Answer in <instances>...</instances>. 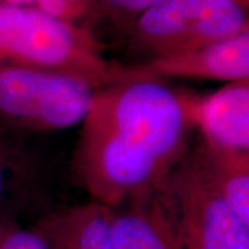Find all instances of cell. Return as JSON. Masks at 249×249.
I'll return each mask as SVG.
<instances>
[{
	"instance_id": "cell-1",
	"label": "cell",
	"mask_w": 249,
	"mask_h": 249,
	"mask_svg": "<svg viewBox=\"0 0 249 249\" xmlns=\"http://www.w3.org/2000/svg\"><path fill=\"white\" fill-rule=\"evenodd\" d=\"M82 124L73 168L111 209L160 191L188 151L176 90L144 75L96 90Z\"/></svg>"
},
{
	"instance_id": "cell-2",
	"label": "cell",
	"mask_w": 249,
	"mask_h": 249,
	"mask_svg": "<svg viewBox=\"0 0 249 249\" xmlns=\"http://www.w3.org/2000/svg\"><path fill=\"white\" fill-rule=\"evenodd\" d=\"M0 64L61 72L96 89L140 76L130 65L108 60L104 45L88 28L40 10L0 1Z\"/></svg>"
},
{
	"instance_id": "cell-3",
	"label": "cell",
	"mask_w": 249,
	"mask_h": 249,
	"mask_svg": "<svg viewBox=\"0 0 249 249\" xmlns=\"http://www.w3.org/2000/svg\"><path fill=\"white\" fill-rule=\"evenodd\" d=\"M249 31L235 0H163L129 24L130 47L147 60L201 49Z\"/></svg>"
},
{
	"instance_id": "cell-4",
	"label": "cell",
	"mask_w": 249,
	"mask_h": 249,
	"mask_svg": "<svg viewBox=\"0 0 249 249\" xmlns=\"http://www.w3.org/2000/svg\"><path fill=\"white\" fill-rule=\"evenodd\" d=\"M96 90L73 75L0 64V129L49 132L82 124Z\"/></svg>"
},
{
	"instance_id": "cell-5",
	"label": "cell",
	"mask_w": 249,
	"mask_h": 249,
	"mask_svg": "<svg viewBox=\"0 0 249 249\" xmlns=\"http://www.w3.org/2000/svg\"><path fill=\"white\" fill-rule=\"evenodd\" d=\"M181 249H249L245 223L217 193L194 150L165 184Z\"/></svg>"
},
{
	"instance_id": "cell-6",
	"label": "cell",
	"mask_w": 249,
	"mask_h": 249,
	"mask_svg": "<svg viewBox=\"0 0 249 249\" xmlns=\"http://www.w3.org/2000/svg\"><path fill=\"white\" fill-rule=\"evenodd\" d=\"M176 90L190 127L214 147L249 151V80L227 83L208 94Z\"/></svg>"
},
{
	"instance_id": "cell-7",
	"label": "cell",
	"mask_w": 249,
	"mask_h": 249,
	"mask_svg": "<svg viewBox=\"0 0 249 249\" xmlns=\"http://www.w3.org/2000/svg\"><path fill=\"white\" fill-rule=\"evenodd\" d=\"M130 67L140 75L160 80H249V31L193 52L144 60Z\"/></svg>"
},
{
	"instance_id": "cell-8",
	"label": "cell",
	"mask_w": 249,
	"mask_h": 249,
	"mask_svg": "<svg viewBox=\"0 0 249 249\" xmlns=\"http://www.w3.org/2000/svg\"><path fill=\"white\" fill-rule=\"evenodd\" d=\"M114 249H181L165 187L111 209Z\"/></svg>"
},
{
	"instance_id": "cell-9",
	"label": "cell",
	"mask_w": 249,
	"mask_h": 249,
	"mask_svg": "<svg viewBox=\"0 0 249 249\" xmlns=\"http://www.w3.org/2000/svg\"><path fill=\"white\" fill-rule=\"evenodd\" d=\"M109 220L111 208L91 201L49 214L35 229L47 249H114Z\"/></svg>"
},
{
	"instance_id": "cell-10",
	"label": "cell",
	"mask_w": 249,
	"mask_h": 249,
	"mask_svg": "<svg viewBox=\"0 0 249 249\" xmlns=\"http://www.w3.org/2000/svg\"><path fill=\"white\" fill-rule=\"evenodd\" d=\"M194 152L217 193L244 222L249 223V151L201 142Z\"/></svg>"
},
{
	"instance_id": "cell-11",
	"label": "cell",
	"mask_w": 249,
	"mask_h": 249,
	"mask_svg": "<svg viewBox=\"0 0 249 249\" xmlns=\"http://www.w3.org/2000/svg\"><path fill=\"white\" fill-rule=\"evenodd\" d=\"M0 129V211L9 204L11 196L17 194L28 175V162L25 155L1 134ZM0 219H6L1 216Z\"/></svg>"
},
{
	"instance_id": "cell-12",
	"label": "cell",
	"mask_w": 249,
	"mask_h": 249,
	"mask_svg": "<svg viewBox=\"0 0 249 249\" xmlns=\"http://www.w3.org/2000/svg\"><path fill=\"white\" fill-rule=\"evenodd\" d=\"M163 0H96V13L106 14L118 22L130 24L144 11Z\"/></svg>"
},
{
	"instance_id": "cell-13",
	"label": "cell",
	"mask_w": 249,
	"mask_h": 249,
	"mask_svg": "<svg viewBox=\"0 0 249 249\" xmlns=\"http://www.w3.org/2000/svg\"><path fill=\"white\" fill-rule=\"evenodd\" d=\"M0 249H47L36 229L27 230L9 219H0Z\"/></svg>"
},
{
	"instance_id": "cell-14",
	"label": "cell",
	"mask_w": 249,
	"mask_h": 249,
	"mask_svg": "<svg viewBox=\"0 0 249 249\" xmlns=\"http://www.w3.org/2000/svg\"><path fill=\"white\" fill-rule=\"evenodd\" d=\"M0 1L7 3V4H16V6H28V7H34L37 0H0ZM75 1H78L79 4L85 6L91 14L96 13V0H75Z\"/></svg>"
},
{
	"instance_id": "cell-15",
	"label": "cell",
	"mask_w": 249,
	"mask_h": 249,
	"mask_svg": "<svg viewBox=\"0 0 249 249\" xmlns=\"http://www.w3.org/2000/svg\"><path fill=\"white\" fill-rule=\"evenodd\" d=\"M240 6H242L245 10H248V6H249V0H235Z\"/></svg>"
}]
</instances>
